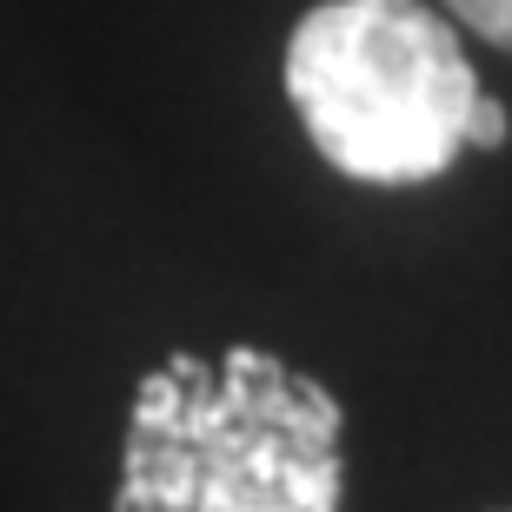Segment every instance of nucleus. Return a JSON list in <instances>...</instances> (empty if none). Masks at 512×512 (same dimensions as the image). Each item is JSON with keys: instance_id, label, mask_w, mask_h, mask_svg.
Returning a JSON list of instances; mask_svg holds the SVG:
<instances>
[{"instance_id": "1", "label": "nucleus", "mask_w": 512, "mask_h": 512, "mask_svg": "<svg viewBox=\"0 0 512 512\" xmlns=\"http://www.w3.org/2000/svg\"><path fill=\"white\" fill-rule=\"evenodd\" d=\"M340 399L260 346L140 380L114 512H340Z\"/></svg>"}, {"instance_id": "2", "label": "nucleus", "mask_w": 512, "mask_h": 512, "mask_svg": "<svg viewBox=\"0 0 512 512\" xmlns=\"http://www.w3.org/2000/svg\"><path fill=\"white\" fill-rule=\"evenodd\" d=\"M286 100L333 173L419 187L459 160L479 80L433 7L326 0L286 40Z\"/></svg>"}, {"instance_id": "3", "label": "nucleus", "mask_w": 512, "mask_h": 512, "mask_svg": "<svg viewBox=\"0 0 512 512\" xmlns=\"http://www.w3.org/2000/svg\"><path fill=\"white\" fill-rule=\"evenodd\" d=\"M446 7H453L473 34H486L493 47H506V54H512V0H446Z\"/></svg>"}, {"instance_id": "4", "label": "nucleus", "mask_w": 512, "mask_h": 512, "mask_svg": "<svg viewBox=\"0 0 512 512\" xmlns=\"http://www.w3.org/2000/svg\"><path fill=\"white\" fill-rule=\"evenodd\" d=\"M466 147H506V107L499 100H486L479 94V107H473V127H466Z\"/></svg>"}]
</instances>
